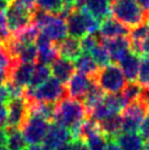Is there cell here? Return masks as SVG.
<instances>
[{
    "label": "cell",
    "mask_w": 149,
    "mask_h": 150,
    "mask_svg": "<svg viewBox=\"0 0 149 150\" xmlns=\"http://www.w3.org/2000/svg\"><path fill=\"white\" fill-rule=\"evenodd\" d=\"M89 112L82 101L66 98L55 104V114L53 122L67 128L74 139H78L79 130Z\"/></svg>",
    "instance_id": "1"
},
{
    "label": "cell",
    "mask_w": 149,
    "mask_h": 150,
    "mask_svg": "<svg viewBox=\"0 0 149 150\" xmlns=\"http://www.w3.org/2000/svg\"><path fill=\"white\" fill-rule=\"evenodd\" d=\"M111 14L128 29L144 24L149 19V12L143 10L136 0H112Z\"/></svg>",
    "instance_id": "2"
},
{
    "label": "cell",
    "mask_w": 149,
    "mask_h": 150,
    "mask_svg": "<svg viewBox=\"0 0 149 150\" xmlns=\"http://www.w3.org/2000/svg\"><path fill=\"white\" fill-rule=\"evenodd\" d=\"M24 98L30 101L56 104L59 101L68 98V96L66 87L53 77L35 89L26 88L24 91Z\"/></svg>",
    "instance_id": "3"
},
{
    "label": "cell",
    "mask_w": 149,
    "mask_h": 150,
    "mask_svg": "<svg viewBox=\"0 0 149 150\" xmlns=\"http://www.w3.org/2000/svg\"><path fill=\"white\" fill-rule=\"evenodd\" d=\"M35 8L28 6L21 0H10L6 11L4 17L10 34H16L32 24L33 10Z\"/></svg>",
    "instance_id": "4"
},
{
    "label": "cell",
    "mask_w": 149,
    "mask_h": 150,
    "mask_svg": "<svg viewBox=\"0 0 149 150\" xmlns=\"http://www.w3.org/2000/svg\"><path fill=\"white\" fill-rule=\"evenodd\" d=\"M90 79L93 80L101 90L108 94L121 93L127 83L120 66L116 64H109L106 66L100 67L94 77Z\"/></svg>",
    "instance_id": "5"
},
{
    "label": "cell",
    "mask_w": 149,
    "mask_h": 150,
    "mask_svg": "<svg viewBox=\"0 0 149 150\" xmlns=\"http://www.w3.org/2000/svg\"><path fill=\"white\" fill-rule=\"evenodd\" d=\"M50 124V122L47 121L44 117L36 115V114H29L26 121L21 128L25 142L29 145L42 144L48 132Z\"/></svg>",
    "instance_id": "6"
},
{
    "label": "cell",
    "mask_w": 149,
    "mask_h": 150,
    "mask_svg": "<svg viewBox=\"0 0 149 150\" xmlns=\"http://www.w3.org/2000/svg\"><path fill=\"white\" fill-rule=\"evenodd\" d=\"M35 65L31 63H22L14 58L8 70L6 71V82L14 87L26 89L30 86Z\"/></svg>",
    "instance_id": "7"
},
{
    "label": "cell",
    "mask_w": 149,
    "mask_h": 150,
    "mask_svg": "<svg viewBox=\"0 0 149 150\" xmlns=\"http://www.w3.org/2000/svg\"><path fill=\"white\" fill-rule=\"evenodd\" d=\"M28 116L29 108L24 94L22 96L12 98L7 102V120L4 123L7 128L21 129Z\"/></svg>",
    "instance_id": "8"
},
{
    "label": "cell",
    "mask_w": 149,
    "mask_h": 150,
    "mask_svg": "<svg viewBox=\"0 0 149 150\" xmlns=\"http://www.w3.org/2000/svg\"><path fill=\"white\" fill-rule=\"evenodd\" d=\"M64 14L66 16L65 21H66L67 33L69 34L71 38L79 40V38H83L86 34H88L82 9L77 8L74 6L70 8H67Z\"/></svg>",
    "instance_id": "9"
},
{
    "label": "cell",
    "mask_w": 149,
    "mask_h": 150,
    "mask_svg": "<svg viewBox=\"0 0 149 150\" xmlns=\"http://www.w3.org/2000/svg\"><path fill=\"white\" fill-rule=\"evenodd\" d=\"M72 140L74 138L68 129L52 122L48 127V132L42 142V147L44 150H56L59 146L71 142Z\"/></svg>",
    "instance_id": "10"
},
{
    "label": "cell",
    "mask_w": 149,
    "mask_h": 150,
    "mask_svg": "<svg viewBox=\"0 0 149 150\" xmlns=\"http://www.w3.org/2000/svg\"><path fill=\"white\" fill-rule=\"evenodd\" d=\"M102 45L106 48L111 62L118 63L125 55L132 50V43L127 36H120L115 38H101Z\"/></svg>",
    "instance_id": "11"
},
{
    "label": "cell",
    "mask_w": 149,
    "mask_h": 150,
    "mask_svg": "<svg viewBox=\"0 0 149 150\" xmlns=\"http://www.w3.org/2000/svg\"><path fill=\"white\" fill-rule=\"evenodd\" d=\"M90 86V78L80 72L74 74L69 81L66 83L67 96L70 99L78 101H83V98L87 93Z\"/></svg>",
    "instance_id": "12"
},
{
    "label": "cell",
    "mask_w": 149,
    "mask_h": 150,
    "mask_svg": "<svg viewBox=\"0 0 149 150\" xmlns=\"http://www.w3.org/2000/svg\"><path fill=\"white\" fill-rule=\"evenodd\" d=\"M53 43H58L67 38V26L65 18L62 16H53L52 19L41 29Z\"/></svg>",
    "instance_id": "13"
},
{
    "label": "cell",
    "mask_w": 149,
    "mask_h": 150,
    "mask_svg": "<svg viewBox=\"0 0 149 150\" xmlns=\"http://www.w3.org/2000/svg\"><path fill=\"white\" fill-rule=\"evenodd\" d=\"M121 70L124 75L125 79L128 81H136L138 71L140 66V56L134 52H129L118 62Z\"/></svg>",
    "instance_id": "14"
},
{
    "label": "cell",
    "mask_w": 149,
    "mask_h": 150,
    "mask_svg": "<svg viewBox=\"0 0 149 150\" xmlns=\"http://www.w3.org/2000/svg\"><path fill=\"white\" fill-rule=\"evenodd\" d=\"M129 31L131 30L128 28L116 21L114 18L109 17L101 22L99 33L103 38H115L120 36H127Z\"/></svg>",
    "instance_id": "15"
},
{
    "label": "cell",
    "mask_w": 149,
    "mask_h": 150,
    "mask_svg": "<svg viewBox=\"0 0 149 150\" xmlns=\"http://www.w3.org/2000/svg\"><path fill=\"white\" fill-rule=\"evenodd\" d=\"M50 72L60 83L66 84L74 74V66L71 60L59 57L50 65Z\"/></svg>",
    "instance_id": "16"
},
{
    "label": "cell",
    "mask_w": 149,
    "mask_h": 150,
    "mask_svg": "<svg viewBox=\"0 0 149 150\" xmlns=\"http://www.w3.org/2000/svg\"><path fill=\"white\" fill-rule=\"evenodd\" d=\"M113 140L122 150H146L145 140L137 133H120Z\"/></svg>",
    "instance_id": "17"
},
{
    "label": "cell",
    "mask_w": 149,
    "mask_h": 150,
    "mask_svg": "<svg viewBox=\"0 0 149 150\" xmlns=\"http://www.w3.org/2000/svg\"><path fill=\"white\" fill-rule=\"evenodd\" d=\"M111 1L112 0H83L81 8L86 9L91 16L102 22L111 14Z\"/></svg>",
    "instance_id": "18"
},
{
    "label": "cell",
    "mask_w": 149,
    "mask_h": 150,
    "mask_svg": "<svg viewBox=\"0 0 149 150\" xmlns=\"http://www.w3.org/2000/svg\"><path fill=\"white\" fill-rule=\"evenodd\" d=\"M56 47L58 50L59 56L62 58L68 59V60H74L79 55L82 53L80 41L74 38H66L62 41L56 43Z\"/></svg>",
    "instance_id": "19"
},
{
    "label": "cell",
    "mask_w": 149,
    "mask_h": 150,
    "mask_svg": "<svg viewBox=\"0 0 149 150\" xmlns=\"http://www.w3.org/2000/svg\"><path fill=\"white\" fill-rule=\"evenodd\" d=\"M122 115L113 114L98 122L101 133L106 137V139H113L116 135L122 132Z\"/></svg>",
    "instance_id": "20"
},
{
    "label": "cell",
    "mask_w": 149,
    "mask_h": 150,
    "mask_svg": "<svg viewBox=\"0 0 149 150\" xmlns=\"http://www.w3.org/2000/svg\"><path fill=\"white\" fill-rule=\"evenodd\" d=\"M74 66L78 72L87 76L88 78H93L100 68L89 53H81L74 60Z\"/></svg>",
    "instance_id": "21"
},
{
    "label": "cell",
    "mask_w": 149,
    "mask_h": 150,
    "mask_svg": "<svg viewBox=\"0 0 149 150\" xmlns=\"http://www.w3.org/2000/svg\"><path fill=\"white\" fill-rule=\"evenodd\" d=\"M149 112V106L143 103L141 101L136 100L131 102L124 108V110L121 112V115L123 117H127L129 120L137 122L141 124L143 120L145 118L147 113Z\"/></svg>",
    "instance_id": "22"
},
{
    "label": "cell",
    "mask_w": 149,
    "mask_h": 150,
    "mask_svg": "<svg viewBox=\"0 0 149 150\" xmlns=\"http://www.w3.org/2000/svg\"><path fill=\"white\" fill-rule=\"evenodd\" d=\"M104 98H105V93L101 90V88L95 83L93 80L90 79V86H89V89H88L82 101L89 114L96 105H99L104 100Z\"/></svg>",
    "instance_id": "23"
},
{
    "label": "cell",
    "mask_w": 149,
    "mask_h": 150,
    "mask_svg": "<svg viewBox=\"0 0 149 150\" xmlns=\"http://www.w3.org/2000/svg\"><path fill=\"white\" fill-rule=\"evenodd\" d=\"M26 148H28V142H25L20 129L7 128V149L26 150Z\"/></svg>",
    "instance_id": "24"
},
{
    "label": "cell",
    "mask_w": 149,
    "mask_h": 150,
    "mask_svg": "<svg viewBox=\"0 0 149 150\" xmlns=\"http://www.w3.org/2000/svg\"><path fill=\"white\" fill-rule=\"evenodd\" d=\"M35 7L55 16H62L67 8L62 0H35Z\"/></svg>",
    "instance_id": "25"
},
{
    "label": "cell",
    "mask_w": 149,
    "mask_h": 150,
    "mask_svg": "<svg viewBox=\"0 0 149 150\" xmlns=\"http://www.w3.org/2000/svg\"><path fill=\"white\" fill-rule=\"evenodd\" d=\"M50 67L47 65H43V64H37L35 68H34L33 75H32V79L30 82L29 89H35L42 83H44L46 80L50 78Z\"/></svg>",
    "instance_id": "26"
},
{
    "label": "cell",
    "mask_w": 149,
    "mask_h": 150,
    "mask_svg": "<svg viewBox=\"0 0 149 150\" xmlns=\"http://www.w3.org/2000/svg\"><path fill=\"white\" fill-rule=\"evenodd\" d=\"M41 30L37 28L36 25L31 24L28 28L23 29L22 31L18 32L16 34H12V36L14 40H17L18 42L23 44V45H30V44H34L36 41V38Z\"/></svg>",
    "instance_id": "27"
},
{
    "label": "cell",
    "mask_w": 149,
    "mask_h": 150,
    "mask_svg": "<svg viewBox=\"0 0 149 150\" xmlns=\"http://www.w3.org/2000/svg\"><path fill=\"white\" fill-rule=\"evenodd\" d=\"M37 50H38L36 59L37 64H43V65L50 66L55 60H57L60 57L57 47H56V44H53V45L44 47V48H40Z\"/></svg>",
    "instance_id": "28"
},
{
    "label": "cell",
    "mask_w": 149,
    "mask_h": 150,
    "mask_svg": "<svg viewBox=\"0 0 149 150\" xmlns=\"http://www.w3.org/2000/svg\"><path fill=\"white\" fill-rule=\"evenodd\" d=\"M83 142L87 144L89 150H105L108 139L101 133V130H96L89 135Z\"/></svg>",
    "instance_id": "29"
},
{
    "label": "cell",
    "mask_w": 149,
    "mask_h": 150,
    "mask_svg": "<svg viewBox=\"0 0 149 150\" xmlns=\"http://www.w3.org/2000/svg\"><path fill=\"white\" fill-rule=\"evenodd\" d=\"M37 47L35 44H30V45H23L19 50L17 56V59L22 63H36L37 59Z\"/></svg>",
    "instance_id": "30"
},
{
    "label": "cell",
    "mask_w": 149,
    "mask_h": 150,
    "mask_svg": "<svg viewBox=\"0 0 149 150\" xmlns=\"http://www.w3.org/2000/svg\"><path fill=\"white\" fill-rule=\"evenodd\" d=\"M89 54L91 55V57L93 58V60L96 63V65L99 67L106 66V65L111 63L110 55H109L106 48L102 45V43L98 44Z\"/></svg>",
    "instance_id": "31"
},
{
    "label": "cell",
    "mask_w": 149,
    "mask_h": 150,
    "mask_svg": "<svg viewBox=\"0 0 149 150\" xmlns=\"http://www.w3.org/2000/svg\"><path fill=\"white\" fill-rule=\"evenodd\" d=\"M141 89H143V87L138 82H136V81H128L121 93L123 94L125 100L127 101V104H128L131 102L138 100V98L140 96Z\"/></svg>",
    "instance_id": "32"
},
{
    "label": "cell",
    "mask_w": 149,
    "mask_h": 150,
    "mask_svg": "<svg viewBox=\"0 0 149 150\" xmlns=\"http://www.w3.org/2000/svg\"><path fill=\"white\" fill-rule=\"evenodd\" d=\"M147 36H149V23L146 22L144 24H140L132 29V31H129L128 38L131 40L132 45L134 44H138L140 43L143 40H145Z\"/></svg>",
    "instance_id": "33"
},
{
    "label": "cell",
    "mask_w": 149,
    "mask_h": 150,
    "mask_svg": "<svg viewBox=\"0 0 149 150\" xmlns=\"http://www.w3.org/2000/svg\"><path fill=\"white\" fill-rule=\"evenodd\" d=\"M101 38H102V36L98 32L86 34L83 38H81V41H80L82 53H90L95 46L101 43Z\"/></svg>",
    "instance_id": "34"
},
{
    "label": "cell",
    "mask_w": 149,
    "mask_h": 150,
    "mask_svg": "<svg viewBox=\"0 0 149 150\" xmlns=\"http://www.w3.org/2000/svg\"><path fill=\"white\" fill-rule=\"evenodd\" d=\"M137 80V82L141 87L149 88V56H143V58H140V66Z\"/></svg>",
    "instance_id": "35"
},
{
    "label": "cell",
    "mask_w": 149,
    "mask_h": 150,
    "mask_svg": "<svg viewBox=\"0 0 149 150\" xmlns=\"http://www.w3.org/2000/svg\"><path fill=\"white\" fill-rule=\"evenodd\" d=\"M13 60L14 58L11 57L7 48L0 43V71L6 74V71L8 70V68L12 64Z\"/></svg>",
    "instance_id": "36"
},
{
    "label": "cell",
    "mask_w": 149,
    "mask_h": 150,
    "mask_svg": "<svg viewBox=\"0 0 149 150\" xmlns=\"http://www.w3.org/2000/svg\"><path fill=\"white\" fill-rule=\"evenodd\" d=\"M132 52L139 56H149V36L143 40L140 43L132 45Z\"/></svg>",
    "instance_id": "37"
},
{
    "label": "cell",
    "mask_w": 149,
    "mask_h": 150,
    "mask_svg": "<svg viewBox=\"0 0 149 150\" xmlns=\"http://www.w3.org/2000/svg\"><path fill=\"white\" fill-rule=\"evenodd\" d=\"M139 135H140L144 140H147L149 138V112L147 113V115L145 116V118L143 120L139 127Z\"/></svg>",
    "instance_id": "38"
},
{
    "label": "cell",
    "mask_w": 149,
    "mask_h": 150,
    "mask_svg": "<svg viewBox=\"0 0 149 150\" xmlns=\"http://www.w3.org/2000/svg\"><path fill=\"white\" fill-rule=\"evenodd\" d=\"M0 150L7 149V128L4 125H0Z\"/></svg>",
    "instance_id": "39"
},
{
    "label": "cell",
    "mask_w": 149,
    "mask_h": 150,
    "mask_svg": "<svg viewBox=\"0 0 149 150\" xmlns=\"http://www.w3.org/2000/svg\"><path fill=\"white\" fill-rule=\"evenodd\" d=\"M9 100H10V94H9V91L6 87V84H0V102L7 104V102Z\"/></svg>",
    "instance_id": "40"
},
{
    "label": "cell",
    "mask_w": 149,
    "mask_h": 150,
    "mask_svg": "<svg viewBox=\"0 0 149 150\" xmlns=\"http://www.w3.org/2000/svg\"><path fill=\"white\" fill-rule=\"evenodd\" d=\"M72 150H89V148L82 139H74L72 140Z\"/></svg>",
    "instance_id": "41"
},
{
    "label": "cell",
    "mask_w": 149,
    "mask_h": 150,
    "mask_svg": "<svg viewBox=\"0 0 149 150\" xmlns=\"http://www.w3.org/2000/svg\"><path fill=\"white\" fill-rule=\"evenodd\" d=\"M7 120V104L0 102V125H4Z\"/></svg>",
    "instance_id": "42"
},
{
    "label": "cell",
    "mask_w": 149,
    "mask_h": 150,
    "mask_svg": "<svg viewBox=\"0 0 149 150\" xmlns=\"http://www.w3.org/2000/svg\"><path fill=\"white\" fill-rule=\"evenodd\" d=\"M105 150H122V149L117 146V144H116L113 139H108V142H106V148H105Z\"/></svg>",
    "instance_id": "43"
},
{
    "label": "cell",
    "mask_w": 149,
    "mask_h": 150,
    "mask_svg": "<svg viewBox=\"0 0 149 150\" xmlns=\"http://www.w3.org/2000/svg\"><path fill=\"white\" fill-rule=\"evenodd\" d=\"M65 4H66L67 7H79L80 4L82 2V0H62Z\"/></svg>",
    "instance_id": "44"
},
{
    "label": "cell",
    "mask_w": 149,
    "mask_h": 150,
    "mask_svg": "<svg viewBox=\"0 0 149 150\" xmlns=\"http://www.w3.org/2000/svg\"><path fill=\"white\" fill-rule=\"evenodd\" d=\"M136 1L143 8V10H145L146 12H149V0H136Z\"/></svg>",
    "instance_id": "45"
},
{
    "label": "cell",
    "mask_w": 149,
    "mask_h": 150,
    "mask_svg": "<svg viewBox=\"0 0 149 150\" xmlns=\"http://www.w3.org/2000/svg\"><path fill=\"white\" fill-rule=\"evenodd\" d=\"M56 150H72V142L64 144L62 146H59Z\"/></svg>",
    "instance_id": "46"
},
{
    "label": "cell",
    "mask_w": 149,
    "mask_h": 150,
    "mask_svg": "<svg viewBox=\"0 0 149 150\" xmlns=\"http://www.w3.org/2000/svg\"><path fill=\"white\" fill-rule=\"evenodd\" d=\"M26 150H44V149L40 145H30V147H28Z\"/></svg>",
    "instance_id": "47"
},
{
    "label": "cell",
    "mask_w": 149,
    "mask_h": 150,
    "mask_svg": "<svg viewBox=\"0 0 149 150\" xmlns=\"http://www.w3.org/2000/svg\"><path fill=\"white\" fill-rule=\"evenodd\" d=\"M6 82V74L0 71V84H4Z\"/></svg>",
    "instance_id": "48"
},
{
    "label": "cell",
    "mask_w": 149,
    "mask_h": 150,
    "mask_svg": "<svg viewBox=\"0 0 149 150\" xmlns=\"http://www.w3.org/2000/svg\"><path fill=\"white\" fill-rule=\"evenodd\" d=\"M145 147H146V150H149V138L145 142Z\"/></svg>",
    "instance_id": "49"
},
{
    "label": "cell",
    "mask_w": 149,
    "mask_h": 150,
    "mask_svg": "<svg viewBox=\"0 0 149 150\" xmlns=\"http://www.w3.org/2000/svg\"><path fill=\"white\" fill-rule=\"evenodd\" d=\"M148 23H149V19H148Z\"/></svg>",
    "instance_id": "50"
}]
</instances>
